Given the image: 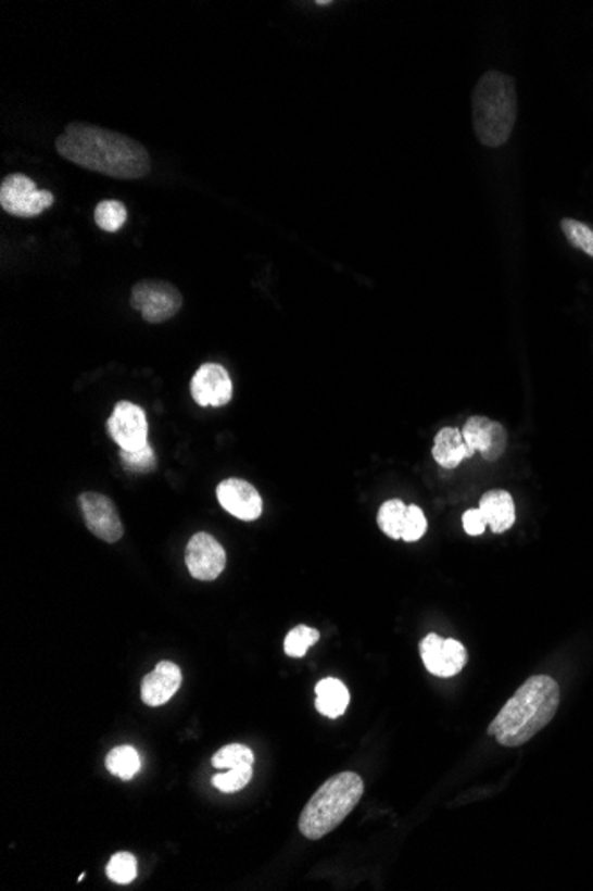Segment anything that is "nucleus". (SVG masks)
Masks as SVG:
<instances>
[{
    "mask_svg": "<svg viewBox=\"0 0 593 891\" xmlns=\"http://www.w3.org/2000/svg\"><path fill=\"white\" fill-rule=\"evenodd\" d=\"M55 152L86 172L116 180H142L151 173L150 153L141 142L88 123H68L55 139Z\"/></svg>",
    "mask_w": 593,
    "mask_h": 891,
    "instance_id": "obj_1",
    "label": "nucleus"
},
{
    "mask_svg": "<svg viewBox=\"0 0 593 891\" xmlns=\"http://www.w3.org/2000/svg\"><path fill=\"white\" fill-rule=\"evenodd\" d=\"M558 706L559 686L555 678L531 676L494 717L489 735L506 748L525 745L555 719Z\"/></svg>",
    "mask_w": 593,
    "mask_h": 891,
    "instance_id": "obj_2",
    "label": "nucleus"
},
{
    "mask_svg": "<svg viewBox=\"0 0 593 891\" xmlns=\"http://www.w3.org/2000/svg\"><path fill=\"white\" fill-rule=\"evenodd\" d=\"M472 127L487 148L508 142L517 120L516 80L496 70L485 72L472 89Z\"/></svg>",
    "mask_w": 593,
    "mask_h": 891,
    "instance_id": "obj_3",
    "label": "nucleus"
},
{
    "mask_svg": "<svg viewBox=\"0 0 593 891\" xmlns=\"http://www.w3.org/2000/svg\"><path fill=\"white\" fill-rule=\"evenodd\" d=\"M365 783L355 773H340L327 779L302 810L299 829L310 840H320L335 831L357 806Z\"/></svg>",
    "mask_w": 593,
    "mask_h": 891,
    "instance_id": "obj_4",
    "label": "nucleus"
},
{
    "mask_svg": "<svg viewBox=\"0 0 593 891\" xmlns=\"http://www.w3.org/2000/svg\"><path fill=\"white\" fill-rule=\"evenodd\" d=\"M181 304H184V296L169 281L142 279L131 289V309L139 312L142 318L150 324L166 323L180 312Z\"/></svg>",
    "mask_w": 593,
    "mask_h": 891,
    "instance_id": "obj_5",
    "label": "nucleus"
},
{
    "mask_svg": "<svg viewBox=\"0 0 593 891\" xmlns=\"http://www.w3.org/2000/svg\"><path fill=\"white\" fill-rule=\"evenodd\" d=\"M54 205V194L47 189H38L35 180L27 175L13 173L0 184V206L15 217H36Z\"/></svg>",
    "mask_w": 593,
    "mask_h": 891,
    "instance_id": "obj_6",
    "label": "nucleus"
},
{
    "mask_svg": "<svg viewBox=\"0 0 593 891\" xmlns=\"http://www.w3.org/2000/svg\"><path fill=\"white\" fill-rule=\"evenodd\" d=\"M108 431L123 451H139L148 446V418L134 402H117L108 422Z\"/></svg>",
    "mask_w": 593,
    "mask_h": 891,
    "instance_id": "obj_7",
    "label": "nucleus"
},
{
    "mask_svg": "<svg viewBox=\"0 0 593 891\" xmlns=\"http://www.w3.org/2000/svg\"><path fill=\"white\" fill-rule=\"evenodd\" d=\"M78 507L83 511L84 522L89 532L105 543H116L123 538V524L116 505L109 497L94 491H86L78 497Z\"/></svg>",
    "mask_w": 593,
    "mask_h": 891,
    "instance_id": "obj_8",
    "label": "nucleus"
},
{
    "mask_svg": "<svg viewBox=\"0 0 593 891\" xmlns=\"http://www.w3.org/2000/svg\"><path fill=\"white\" fill-rule=\"evenodd\" d=\"M419 653L430 675L439 678H452L463 672L467 664V650L463 642L455 639H443L438 633H428Z\"/></svg>",
    "mask_w": 593,
    "mask_h": 891,
    "instance_id": "obj_9",
    "label": "nucleus"
},
{
    "mask_svg": "<svg viewBox=\"0 0 593 891\" xmlns=\"http://www.w3.org/2000/svg\"><path fill=\"white\" fill-rule=\"evenodd\" d=\"M186 564L195 580L212 582L226 568V550L214 536L198 532L187 544Z\"/></svg>",
    "mask_w": 593,
    "mask_h": 891,
    "instance_id": "obj_10",
    "label": "nucleus"
},
{
    "mask_svg": "<svg viewBox=\"0 0 593 891\" xmlns=\"http://www.w3.org/2000/svg\"><path fill=\"white\" fill-rule=\"evenodd\" d=\"M190 396L200 406L220 407L234 397V382L219 363H204L190 381Z\"/></svg>",
    "mask_w": 593,
    "mask_h": 891,
    "instance_id": "obj_11",
    "label": "nucleus"
},
{
    "mask_svg": "<svg viewBox=\"0 0 593 891\" xmlns=\"http://www.w3.org/2000/svg\"><path fill=\"white\" fill-rule=\"evenodd\" d=\"M217 500L224 511L242 522H254L262 516L263 500L258 490L242 479H226L217 486Z\"/></svg>",
    "mask_w": 593,
    "mask_h": 891,
    "instance_id": "obj_12",
    "label": "nucleus"
},
{
    "mask_svg": "<svg viewBox=\"0 0 593 891\" xmlns=\"http://www.w3.org/2000/svg\"><path fill=\"white\" fill-rule=\"evenodd\" d=\"M463 435L469 449L480 452L487 461H497L505 454L508 443L505 427L487 416H471L464 426Z\"/></svg>",
    "mask_w": 593,
    "mask_h": 891,
    "instance_id": "obj_13",
    "label": "nucleus"
},
{
    "mask_svg": "<svg viewBox=\"0 0 593 891\" xmlns=\"http://www.w3.org/2000/svg\"><path fill=\"white\" fill-rule=\"evenodd\" d=\"M181 678V669L175 662L162 661L142 680V703H147L148 706L164 705L180 689Z\"/></svg>",
    "mask_w": 593,
    "mask_h": 891,
    "instance_id": "obj_14",
    "label": "nucleus"
},
{
    "mask_svg": "<svg viewBox=\"0 0 593 891\" xmlns=\"http://www.w3.org/2000/svg\"><path fill=\"white\" fill-rule=\"evenodd\" d=\"M480 511L492 532L501 535L516 524V504L508 491L492 490L480 500Z\"/></svg>",
    "mask_w": 593,
    "mask_h": 891,
    "instance_id": "obj_15",
    "label": "nucleus"
},
{
    "mask_svg": "<svg viewBox=\"0 0 593 891\" xmlns=\"http://www.w3.org/2000/svg\"><path fill=\"white\" fill-rule=\"evenodd\" d=\"M432 454L433 460L438 461V465L447 468V470H453L466 457H471L475 451L467 446L463 431H458L455 427H444L433 440Z\"/></svg>",
    "mask_w": 593,
    "mask_h": 891,
    "instance_id": "obj_16",
    "label": "nucleus"
},
{
    "mask_svg": "<svg viewBox=\"0 0 593 891\" xmlns=\"http://www.w3.org/2000/svg\"><path fill=\"white\" fill-rule=\"evenodd\" d=\"M316 711L326 715L329 719H336L345 714L346 706L351 703V692L343 681L338 678H324L315 687Z\"/></svg>",
    "mask_w": 593,
    "mask_h": 891,
    "instance_id": "obj_17",
    "label": "nucleus"
},
{
    "mask_svg": "<svg viewBox=\"0 0 593 891\" xmlns=\"http://www.w3.org/2000/svg\"><path fill=\"white\" fill-rule=\"evenodd\" d=\"M105 767L123 781H130L141 770V756L131 745H117L108 754Z\"/></svg>",
    "mask_w": 593,
    "mask_h": 891,
    "instance_id": "obj_18",
    "label": "nucleus"
},
{
    "mask_svg": "<svg viewBox=\"0 0 593 891\" xmlns=\"http://www.w3.org/2000/svg\"><path fill=\"white\" fill-rule=\"evenodd\" d=\"M127 206L122 201L103 200L98 203L94 209V223L98 228H102L108 234L122 230L125 223H127Z\"/></svg>",
    "mask_w": 593,
    "mask_h": 891,
    "instance_id": "obj_19",
    "label": "nucleus"
},
{
    "mask_svg": "<svg viewBox=\"0 0 593 891\" xmlns=\"http://www.w3.org/2000/svg\"><path fill=\"white\" fill-rule=\"evenodd\" d=\"M408 505L402 500H388L379 510V527L388 538L402 539V527L407 516Z\"/></svg>",
    "mask_w": 593,
    "mask_h": 891,
    "instance_id": "obj_20",
    "label": "nucleus"
},
{
    "mask_svg": "<svg viewBox=\"0 0 593 891\" xmlns=\"http://www.w3.org/2000/svg\"><path fill=\"white\" fill-rule=\"evenodd\" d=\"M318 641H320V632L316 628L299 625L288 632L285 639V653L293 658H302Z\"/></svg>",
    "mask_w": 593,
    "mask_h": 891,
    "instance_id": "obj_21",
    "label": "nucleus"
},
{
    "mask_svg": "<svg viewBox=\"0 0 593 891\" xmlns=\"http://www.w3.org/2000/svg\"><path fill=\"white\" fill-rule=\"evenodd\" d=\"M215 769L228 770L240 767V765H254V753L251 748L243 744L224 745L212 758Z\"/></svg>",
    "mask_w": 593,
    "mask_h": 891,
    "instance_id": "obj_22",
    "label": "nucleus"
},
{
    "mask_svg": "<svg viewBox=\"0 0 593 891\" xmlns=\"http://www.w3.org/2000/svg\"><path fill=\"white\" fill-rule=\"evenodd\" d=\"M251 779H253V765H240L235 769L215 774L212 783H214L215 789L220 790L223 793H235L245 789Z\"/></svg>",
    "mask_w": 593,
    "mask_h": 891,
    "instance_id": "obj_23",
    "label": "nucleus"
},
{
    "mask_svg": "<svg viewBox=\"0 0 593 891\" xmlns=\"http://www.w3.org/2000/svg\"><path fill=\"white\" fill-rule=\"evenodd\" d=\"M119 460L125 470L130 474H150L156 468L155 451L153 446L142 447L139 451H123L119 449Z\"/></svg>",
    "mask_w": 593,
    "mask_h": 891,
    "instance_id": "obj_24",
    "label": "nucleus"
},
{
    "mask_svg": "<svg viewBox=\"0 0 593 891\" xmlns=\"http://www.w3.org/2000/svg\"><path fill=\"white\" fill-rule=\"evenodd\" d=\"M108 877L116 884H130L136 881L137 859L130 852H117L108 863Z\"/></svg>",
    "mask_w": 593,
    "mask_h": 891,
    "instance_id": "obj_25",
    "label": "nucleus"
},
{
    "mask_svg": "<svg viewBox=\"0 0 593 891\" xmlns=\"http://www.w3.org/2000/svg\"><path fill=\"white\" fill-rule=\"evenodd\" d=\"M559 226L570 244L593 259V228L581 221L570 219V217H564Z\"/></svg>",
    "mask_w": 593,
    "mask_h": 891,
    "instance_id": "obj_26",
    "label": "nucleus"
},
{
    "mask_svg": "<svg viewBox=\"0 0 593 891\" xmlns=\"http://www.w3.org/2000/svg\"><path fill=\"white\" fill-rule=\"evenodd\" d=\"M427 532V518L424 511L418 505H408L407 516H405L404 527H402V539L407 543H414L424 538Z\"/></svg>",
    "mask_w": 593,
    "mask_h": 891,
    "instance_id": "obj_27",
    "label": "nucleus"
},
{
    "mask_svg": "<svg viewBox=\"0 0 593 891\" xmlns=\"http://www.w3.org/2000/svg\"><path fill=\"white\" fill-rule=\"evenodd\" d=\"M463 524L464 529H466V532L469 536H482L487 529V522L485 518H483L480 507H478V510H469L467 513H464Z\"/></svg>",
    "mask_w": 593,
    "mask_h": 891,
    "instance_id": "obj_28",
    "label": "nucleus"
},
{
    "mask_svg": "<svg viewBox=\"0 0 593 891\" xmlns=\"http://www.w3.org/2000/svg\"><path fill=\"white\" fill-rule=\"evenodd\" d=\"M331 2H316V5H329Z\"/></svg>",
    "mask_w": 593,
    "mask_h": 891,
    "instance_id": "obj_29",
    "label": "nucleus"
}]
</instances>
